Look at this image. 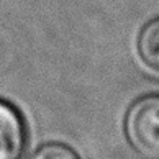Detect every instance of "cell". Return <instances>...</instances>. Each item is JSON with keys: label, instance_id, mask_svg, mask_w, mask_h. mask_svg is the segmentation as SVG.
<instances>
[{"label": "cell", "instance_id": "obj_1", "mask_svg": "<svg viewBox=\"0 0 159 159\" xmlns=\"http://www.w3.org/2000/svg\"><path fill=\"white\" fill-rule=\"evenodd\" d=\"M125 134L141 159H159V93H148L131 103L125 115Z\"/></svg>", "mask_w": 159, "mask_h": 159}, {"label": "cell", "instance_id": "obj_2", "mask_svg": "<svg viewBox=\"0 0 159 159\" xmlns=\"http://www.w3.org/2000/svg\"><path fill=\"white\" fill-rule=\"evenodd\" d=\"M25 148V120L11 103L0 100V159H21Z\"/></svg>", "mask_w": 159, "mask_h": 159}, {"label": "cell", "instance_id": "obj_3", "mask_svg": "<svg viewBox=\"0 0 159 159\" xmlns=\"http://www.w3.org/2000/svg\"><path fill=\"white\" fill-rule=\"evenodd\" d=\"M136 49L146 67L159 72V18L148 21L139 31Z\"/></svg>", "mask_w": 159, "mask_h": 159}, {"label": "cell", "instance_id": "obj_4", "mask_svg": "<svg viewBox=\"0 0 159 159\" xmlns=\"http://www.w3.org/2000/svg\"><path fill=\"white\" fill-rule=\"evenodd\" d=\"M28 159H79L77 152L62 143H46L33 151Z\"/></svg>", "mask_w": 159, "mask_h": 159}]
</instances>
